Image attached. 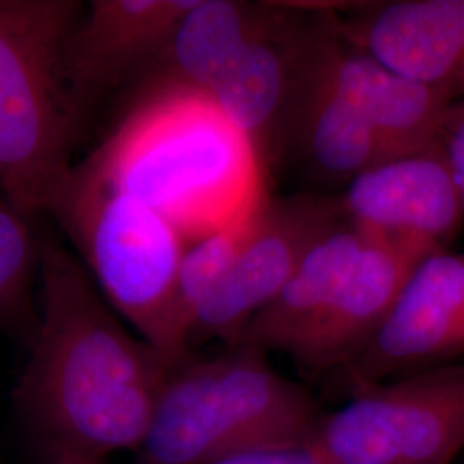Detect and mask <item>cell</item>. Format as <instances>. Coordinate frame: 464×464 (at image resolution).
Segmentation results:
<instances>
[{"mask_svg": "<svg viewBox=\"0 0 464 464\" xmlns=\"http://www.w3.org/2000/svg\"><path fill=\"white\" fill-rule=\"evenodd\" d=\"M256 210L222 229L193 239V243L188 245L184 251L178 274V312L183 324L188 348L191 320L199 304L214 293V289L229 272L248 234Z\"/></svg>", "mask_w": 464, "mask_h": 464, "instance_id": "cell-19", "label": "cell"}, {"mask_svg": "<svg viewBox=\"0 0 464 464\" xmlns=\"http://www.w3.org/2000/svg\"><path fill=\"white\" fill-rule=\"evenodd\" d=\"M314 53L337 93L394 157L440 145L454 102L348 44L332 26L331 13H315Z\"/></svg>", "mask_w": 464, "mask_h": 464, "instance_id": "cell-10", "label": "cell"}, {"mask_svg": "<svg viewBox=\"0 0 464 464\" xmlns=\"http://www.w3.org/2000/svg\"><path fill=\"white\" fill-rule=\"evenodd\" d=\"M440 145L464 205V99L452 103L444 124Z\"/></svg>", "mask_w": 464, "mask_h": 464, "instance_id": "cell-21", "label": "cell"}, {"mask_svg": "<svg viewBox=\"0 0 464 464\" xmlns=\"http://www.w3.org/2000/svg\"><path fill=\"white\" fill-rule=\"evenodd\" d=\"M464 354V251L423 258L381 329L343 370L349 385L398 379Z\"/></svg>", "mask_w": 464, "mask_h": 464, "instance_id": "cell-8", "label": "cell"}, {"mask_svg": "<svg viewBox=\"0 0 464 464\" xmlns=\"http://www.w3.org/2000/svg\"><path fill=\"white\" fill-rule=\"evenodd\" d=\"M284 14L266 34L249 44L227 74L207 95L217 109L264 153L285 131L298 82L301 45L308 19Z\"/></svg>", "mask_w": 464, "mask_h": 464, "instance_id": "cell-15", "label": "cell"}, {"mask_svg": "<svg viewBox=\"0 0 464 464\" xmlns=\"http://www.w3.org/2000/svg\"><path fill=\"white\" fill-rule=\"evenodd\" d=\"M195 0H93L69 36L66 78L83 122L128 78L149 72Z\"/></svg>", "mask_w": 464, "mask_h": 464, "instance_id": "cell-11", "label": "cell"}, {"mask_svg": "<svg viewBox=\"0 0 464 464\" xmlns=\"http://www.w3.org/2000/svg\"><path fill=\"white\" fill-rule=\"evenodd\" d=\"M52 464H102L100 459L83 456H53Z\"/></svg>", "mask_w": 464, "mask_h": 464, "instance_id": "cell-22", "label": "cell"}, {"mask_svg": "<svg viewBox=\"0 0 464 464\" xmlns=\"http://www.w3.org/2000/svg\"><path fill=\"white\" fill-rule=\"evenodd\" d=\"M284 14L281 4L195 0L147 72V84L181 86L208 95L241 53Z\"/></svg>", "mask_w": 464, "mask_h": 464, "instance_id": "cell-16", "label": "cell"}, {"mask_svg": "<svg viewBox=\"0 0 464 464\" xmlns=\"http://www.w3.org/2000/svg\"><path fill=\"white\" fill-rule=\"evenodd\" d=\"M314 26L315 17H310L285 131L293 134L303 157L318 174L334 181H353L394 155L322 72L314 53Z\"/></svg>", "mask_w": 464, "mask_h": 464, "instance_id": "cell-14", "label": "cell"}, {"mask_svg": "<svg viewBox=\"0 0 464 464\" xmlns=\"http://www.w3.org/2000/svg\"><path fill=\"white\" fill-rule=\"evenodd\" d=\"M325 413L258 349L189 356L160 389L140 464H203L274 444L310 440Z\"/></svg>", "mask_w": 464, "mask_h": 464, "instance_id": "cell-4", "label": "cell"}, {"mask_svg": "<svg viewBox=\"0 0 464 464\" xmlns=\"http://www.w3.org/2000/svg\"><path fill=\"white\" fill-rule=\"evenodd\" d=\"M76 0H0V191L49 216L72 174L82 119L66 78Z\"/></svg>", "mask_w": 464, "mask_h": 464, "instance_id": "cell-3", "label": "cell"}, {"mask_svg": "<svg viewBox=\"0 0 464 464\" xmlns=\"http://www.w3.org/2000/svg\"><path fill=\"white\" fill-rule=\"evenodd\" d=\"M349 387L314 437L325 464H452L463 452L464 365Z\"/></svg>", "mask_w": 464, "mask_h": 464, "instance_id": "cell-6", "label": "cell"}, {"mask_svg": "<svg viewBox=\"0 0 464 464\" xmlns=\"http://www.w3.org/2000/svg\"><path fill=\"white\" fill-rule=\"evenodd\" d=\"M433 253L366 237L348 279L289 358L312 372L344 368L381 329L416 266Z\"/></svg>", "mask_w": 464, "mask_h": 464, "instance_id": "cell-13", "label": "cell"}, {"mask_svg": "<svg viewBox=\"0 0 464 464\" xmlns=\"http://www.w3.org/2000/svg\"><path fill=\"white\" fill-rule=\"evenodd\" d=\"M344 220L341 198L301 193L264 199L229 272L191 320L189 349L214 337L231 346L249 318L281 293L308 251Z\"/></svg>", "mask_w": 464, "mask_h": 464, "instance_id": "cell-7", "label": "cell"}, {"mask_svg": "<svg viewBox=\"0 0 464 464\" xmlns=\"http://www.w3.org/2000/svg\"><path fill=\"white\" fill-rule=\"evenodd\" d=\"M203 464H325L315 440H299L249 449L229 456H222Z\"/></svg>", "mask_w": 464, "mask_h": 464, "instance_id": "cell-20", "label": "cell"}, {"mask_svg": "<svg viewBox=\"0 0 464 464\" xmlns=\"http://www.w3.org/2000/svg\"><path fill=\"white\" fill-rule=\"evenodd\" d=\"M42 312L16 402L53 456L141 448L174 368L128 331L78 258L40 234Z\"/></svg>", "mask_w": 464, "mask_h": 464, "instance_id": "cell-1", "label": "cell"}, {"mask_svg": "<svg viewBox=\"0 0 464 464\" xmlns=\"http://www.w3.org/2000/svg\"><path fill=\"white\" fill-rule=\"evenodd\" d=\"M349 222L368 239L444 251L464 205L442 145L370 167L341 197Z\"/></svg>", "mask_w": 464, "mask_h": 464, "instance_id": "cell-9", "label": "cell"}, {"mask_svg": "<svg viewBox=\"0 0 464 464\" xmlns=\"http://www.w3.org/2000/svg\"><path fill=\"white\" fill-rule=\"evenodd\" d=\"M83 166L201 237L264 201L260 155L207 95L147 84Z\"/></svg>", "mask_w": 464, "mask_h": 464, "instance_id": "cell-2", "label": "cell"}, {"mask_svg": "<svg viewBox=\"0 0 464 464\" xmlns=\"http://www.w3.org/2000/svg\"><path fill=\"white\" fill-rule=\"evenodd\" d=\"M366 237L348 218L327 232L308 255L281 293L249 318L231 346L268 353H291L329 308L332 298L358 260Z\"/></svg>", "mask_w": 464, "mask_h": 464, "instance_id": "cell-17", "label": "cell"}, {"mask_svg": "<svg viewBox=\"0 0 464 464\" xmlns=\"http://www.w3.org/2000/svg\"><path fill=\"white\" fill-rule=\"evenodd\" d=\"M348 44L452 102L464 99V0H392L332 16Z\"/></svg>", "mask_w": 464, "mask_h": 464, "instance_id": "cell-12", "label": "cell"}, {"mask_svg": "<svg viewBox=\"0 0 464 464\" xmlns=\"http://www.w3.org/2000/svg\"><path fill=\"white\" fill-rule=\"evenodd\" d=\"M49 217L78 249L107 304L140 339L170 365L193 354L178 312V274L188 248L183 232L83 164L72 169Z\"/></svg>", "mask_w": 464, "mask_h": 464, "instance_id": "cell-5", "label": "cell"}, {"mask_svg": "<svg viewBox=\"0 0 464 464\" xmlns=\"http://www.w3.org/2000/svg\"><path fill=\"white\" fill-rule=\"evenodd\" d=\"M36 218L24 216L0 191V331L34 335V285L40 279Z\"/></svg>", "mask_w": 464, "mask_h": 464, "instance_id": "cell-18", "label": "cell"}]
</instances>
